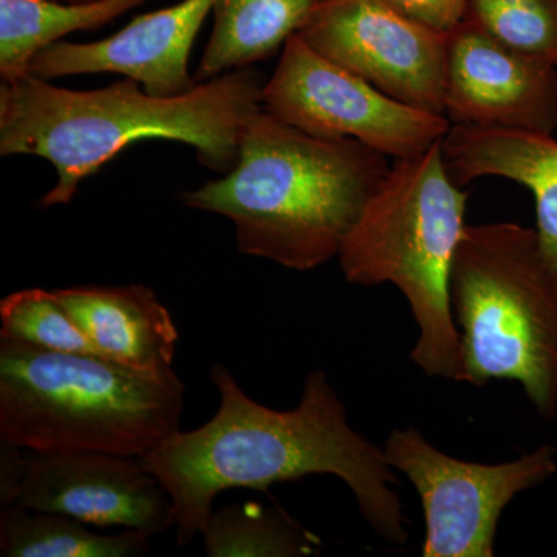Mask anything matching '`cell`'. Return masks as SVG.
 <instances>
[{
  "label": "cell",
  "mask_w": 557,
  "mask_h": 557,
  "mask_svg": "<svg viewBox=\"0 0 557 557\" xmlns=\"http://www.w3.org/2000/svg\"><path fill=\"white\" fill-rule=\"evenodd\" d=\"M211 380L219 392L215 416L194 431L178 429L139 458L170 494L180 547L201 534L223 491H265L314 474L343 480L384 541L408 542L394 468L384 449L348 424L346 406L324 372L307 376L298 406L289 410L249 398L223 364L212 368Z\"/></svg>",
  "instance_id": "1"
},
{
  "label": "cell",
  "mask_w": 557,
  "mask_h": 557,
  "mask_svg": "<svg viewBox=\"0 0 557 557\" xmlns=\"http://www.w3.org/2000/svg\"><path fill=\"white\" fill-rule=\"evenodd\" d=\"M263 86L251 67L175 97L150 95L129 78L95 90L62 89L33 75L2 81L0 156L49 161L58 180L44 208L70 203L84 180L145 139L188 145L203 166L226 174L239 159L245 127L263 109Z\"/></svg>",
  "instance_id": "2"
},
{
  "label": "cell",
  "mask_w": 557,
  "mask_h": 557,
  "mask_svg": "<svg viewBox=\"0 0 557 557\" xmlns=\"http://www.w3.org/2000/svg\"><path fill=\"white\" fill-rule=\"evenodd\" d=\"M387 159L358 139L317 137L262 109L245 127L237 163L183 201L230 219L242 255L309 271L338 258L391 171Z\"/></svg>",
  "instance_id": "3"
},
{
  "label": "cell",
  "mask_w": 557,
  "mask_h": 557,
  "mask_svg": "<svg viewBox=\"0 0 557 557\" xmlns=\"http://www.w3.org/2000/svg\"><path fill=\"white\" fill-rule=\"evenodd\" d=\"M185 384L0 338V440L32 453L141 458L180 429Z\"/></svg>",
  "instance_id": "4"
},
{
  "label": "cell",
  "mask_w": 557,
  "mask_h": 557,
  "mask_svg": "<svg viewBox=\"0 0 557 557\" xmlns=\"http://www.w3.org/2000/svg\"><path fill=\"white\" fill-rule=\"evenodd\" d=\"M442 141L412 159L395 160L338 259L350 284H394L405 295L418 327L413 364L431 379L458 381L460 333L449 284L467 228L468 194L450 178Z\"/></svg>",
  "instance_id": "5"
},
{
  "label": "cell",
  "mask_w": 557,
  "mask_h": 557,
  "mask_svg": "<svg viewBox=\"0 0 557 557\" xmlns=\"http://www.w3.org/2000/svg\"><path fill=\"white\" fill-rule=\"evenodd\" d=\"M460 333L458 381H516L545 420L557 417V271L537 231L467 225L450 270Z\"/></svg>",
  "instance_id": "6"
},
{
  "label": "cell",
  "mask_w": 557,
  "mask_h": 557,
  "mask_svg": "<svg viewBox=\"0 0 557 557\" xmlns=\"http://www.w3.org/2000/svg\"><path fill=\"white\" fill-rule=\"evenodd\" d=\"M263 109L296 129L354 138L395 160L412 159L448 134L450 121L388 97L311 49L298 33L263 86Z\"/></svg>",
  "instance_id": "7"
},
{
  "label": "cell",
  "mask_w": 557,
  "mask_h": 557,
  "mask_svg": "<svg viewBox=\"0 0 557 557\" xmlns=\"http://www.w3.org/2000/svg\"><path fill=\"white\" fill-rule=\"evenodd\" d=\"M384 454L420 496L424 557H493L505 508L557 471L553 446L505 463H472L442 453L416 428L395 429Z\"/></svg>",
  "instance_id": "8"
},
{
  "label": "cell",
  "mask_w": 557,
  "mask_h": 557,
  "mask_svg": "<svg viewBox=\"0 0 557 557\" xmlns=\"http://www.w3.org/2000/svg\"><path fill=\"white\" fill-rule=\"evenodd\" d=\"M296 33L388 97L446 116L448 33L410 20L386 0H317Z\"/></svg>",
  "instance_id": "9"
},
{
  "label": "cell",
  "mask_w": 557,
  "mask_h": 557,
  "mask_svg": "<svg viewBox=\"0 0 557 557\" xmlns=\"http://www.w3.org/2000/svg\"><path fill=\"white\" fill-rule=\"evenodd\" d=\"M11 505L148 537L175 527L174 504L160 480L139 458L116 454L25 449Z\"/></svg>",
  "instance_id": "10"
},
{
  "label": "cell",
  "mask_w": 557,
  "mask_h": 557,
  "mask_svg": "<svg viewBox=\"0 0 557 557\" xmlns=\"http://www.w3.org/2000/svg\"><path fill=\"white\" fill-rule=\"evenodd\" d=\"M445 115L450 124L557 129V67L525 57L463 20L448 33Z\"/></svg>",
  "instance_id": "11"
},
{
  "label": "cell",
  "mask_w": 557,
  "mask_h": 557,
  "mask_svg": "<svg viewBox=\"0 0 557 557\" xmlns=\"http://www.w3.org/2000/svg\"><path fill=\"white\" fill-rule=\"evenodd\" d=\"M214 0H182L141 14L123 30L89 44L60 42L36 54L30 75L40 79L119 73L156 97H175L197 86L189 57Z\"/></svg>",
  "instance_id": "12"
},
{
  "label": "cell",
  "mask_w": 557,
  "mask_h": 557,
  "mask_svg": "<svg viewBox=\"0 0 557 557\" xmlns=\"http://www.w3.org/2000/svg\"><path fill=\"white\" fill-rule=\"evenodd\" d=\"M442 152L450 178L461 188L478 178L502 177L531 190L539 242L557 271V141L553 135L453 124Z\"/></svg>",
  "instance_id": "13"
},
{
  "label": "cell",
  "mask_w": 557,
  "mask_h": 557,
  "mask_svg": "<svg viewBox=\"0 0 557 557\" xmlns=\"http://www.w3.org/2000/svg\"><path fill=\"white\" fill-rule=\"evenodd\" d=\"M53 292L78 322L98 357L152 375L172 370L178 330L153 289L127 285Z\"/></svg>",
  "instance_id": "14"
},
{
  "label": "cell",
  "mask_w": 557,
  "mask_h": 557,
  "mask_svg": "<svg viewBox=\"0 0 557 557\" xmlns=\"http://www.w3.org/2000/svg\"><path fill=\"white\" fill-rule=\"evenodd\" d=\"M314 3L317 0H214L211 38L194 78L203 83L271 57L299 30Z\"/></svg>",
  "instance_id": "15"
},
{
  "label": "cell",
  "mask_w": 557,
  "mask_h": 557,
  "mask_svg": "<svg viewBox=\"0 0 557 557\" xmlns=\"http://www.w3.org/2000/svg\"><path fill=\"white\" fill-rule=\"evenodd\" d=\"M149 0H0V76L30 75L36 54L76 32L97 30Z\"/></svg>",
  "instance_id": "16"
},
{
  "label": "cell",
  "mask_w": 557,
  "mask_h": 557,
  "mask_svg": "<svg viewBox=\"0 0 557 557\" xmlns=\"http://www.w3.org/2000/svg\"><path fill=\"white\" fill-rule=\"evenodd\" d=\"M148 536L134 530L98 534L89 525L58 512L2 505V557H141L150 549Z\"/></svg>",
  "instance_id": "17"
},
{
  "label": "cell",
  "mask_w": 557,
  "mask_h": 557,
  "mask_svg": "<svg viewBox=\"0 0 557 557\" xmlns=\"http://www.w3.org/2000/svg\"><path fill=\"white\" fill-rule=\"evenodd\" d=\"M201 536L208 557H302L318 542L281 509L256 504L212 511Z\"/></svg>",
  "instance_id": "18"
},
{
  "label": "cell",
  "mask_w": 557,
  "mask_h": 557,
  "mask_svg": "<svg viewBox=\"0 0 557 557\" xmlns=\"http://www.w3.org/2000/svg\"><path fill=\"white\" fill-rule=\"evenodd\" d=\"M465 20L508 49L557 67V0H468Z\"/></svg>",
  "instance_id": "19"
},
{
  "label": "cell",
  "mask_w": 557,
  "mask_h": 557,
  "mask_svg": "<svg viewBox=\"0 0 557 557\" xmlns=\"http://www.w3.org/2000/svg\"><path fill=\"white\" fill-rule=\"evenodd\" d=\"M0 338L46 350L98 357L78 322L54 292L30 288L11 293L0 302Z\"/></svg>",
  "instance_id": "20"
},
{
  "label": "cell",
  "mask_w": 557,
  "mask_h": 557,
  "mask_svg": "<svg viewBox=\"0 0 557 557\" xmlns=\"http://www.w3.org/2000/svg\"><path fill=\"white\" fill-rule=\"evenodd\" d=\"M386 2L410 20L442 33H449L461 24L468 7V0H386Z\"/></svg>",
  "instance_id": "21"
},
{
  "label": "cell",
  "mask_w": 557,
  "mask_h": 557,
  "mask_svg": "<svg viewBox=\"0 0 557 557\" xmlns=\"http://www.w3.org/2000/svg\"><path fill=\"white\" fill-rule=\"evenodd\" d=\"M60 2L84 3V2H95V0H60Z\"/></svg>",
  "instance_id": "22"
}]
</instances>
